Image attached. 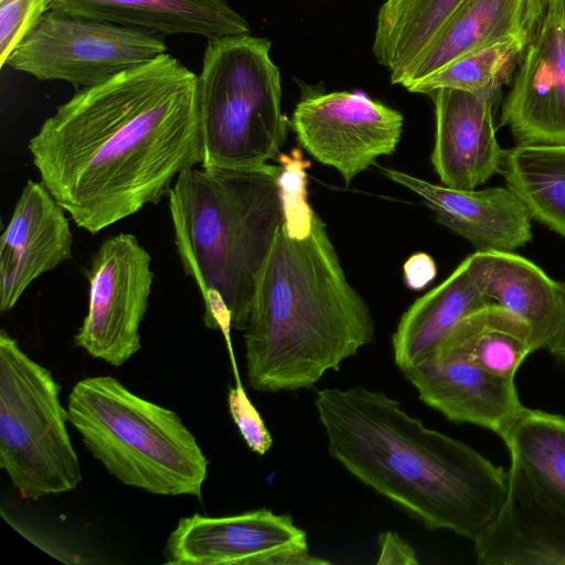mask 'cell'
<instances>
[{"label": "cell", "instance_id": "obj_1", "mask_svg": "<svg viewBox=\"0 0 565 565\" xmlns=\"http://www.w3.org/2000/svg\"><path fill=\"white\" fill-rule=\"evenodd\" d=\"M198 75L168 53L58 106L29 140L41 182L90 234L168 195L202 161Z\"/></svg>", "mask_w": 565, "mask_h": 565}, {"label": "cell", "instance_id": "obj_2", "mask_svg": "<svg viewBox=\"0 0 565 565\" xmlns=\"http://www.w3.org/2000/svg\"><path fill=\"white\" fill-rule=\"evenodd\" d=\"M315 405L330 456L430 530L475 541L495 519L507 471L406 413L383 392L323 388Z\"/></svg>", "mask_w": 565, "mask_h": 565}, {"label": "cell", "instance_id": "obj_3", "mask_svg": "<svg viewBox=\"0 0 565 565\" xmlns=\"http://www.w3.org/2000/svg\"><path fill=\"white\" fill-rule=\"evenodd\" d=\"M244 331L247 382L271 393L310 388L374 340L370 308L317 213L303 238L280 225Z\"/></svg>", "mask_w": 565, "mask_h": 565}, {"label": "cell", "instance_id": "obj_4", "mask_svg": "<svg viewBox=\"0 0 565 565\" xmlns=\"http://www.w3.org/2000/svg\"><path fill=\"white\" fill-rule=\"evenodd\" d=\"M280 164L201 167L182 171L168 193L174 243L204 305L203 321L221 330L247 326L256 286L284 222Z\"/></svg>", "mask_w": 565, "mask_h": 565}, {"label": "cell", "instance_id": "obj_5", "mask_svg": "<svg viewBox=\"0 0 565 565\" xmlns=\"http://www.w3.org/2000/svg\"><path fill=\"white\" fill-rule=\"evenodd\" d=\"M66 409L88 451L121 483L152 494L201 497L209 461L175 412L110 375L79 380Z\"/></svg>", "mask_w": 565, "mask_h": 565}, {"label": "cell", "instance_id": "obj_6", "mask_svg": "<svg viewBox=\"0 0 565 565\" xmlns=\"http://www.w3.org/2000/svg\"><path fill=\"white\" fill-rule=\"evenodd\" d=\"M270 47L250 34L209 40L196 82L201 167L259 166L280 154L290 122Z\"/></svg>", "mask_w": 565, "mask_h": 565}, {"label": "cell", "instance_id": "obj_7", "mask_svg": "<svg viewBox=\"0 0 565 565\" xmlns=\"http://www.w3.org/2000/svg\"><path fill=\"white\" fill-rule=\"evenodd\" d=\"M51 371L0 332V467L20 497L39 500L75 489L78 457Z\"/></svg>", "mask_w": 565, "mask_h": 565}, {"label": "cell", "instance_id": "obj_8", "mask_svg": "<svg viewBox=\"0 0 565 565\" xmlns=\"http://www.w3.org/2000/svg\"><path fill=\"white\" fill-rule=\"evenodd\" d=\"M161 34L47 9L4 65L41 81L93 87L166 53Z\"/></svg>", "mask_w": 565, "mask_h": 565}, {"label": "cell", "instance_id": "obj_9", "mask_svg": "<svg viewBox=\"0 0 565 565\" xmlns=\"http://www.w3.org/2000/svg\"><path fill=\"white\" fill-rule=\"evenodd\" d=\"M150 264V254L132 234L102 242L85 270L88 310L74 335L78 348L114 366L140 350L139 329L154 277Z\"/></svg>", "mask_w": 565, "mask_h": 565}, {"label": "cell", "instance_id": "obj_10", "mask_svg": "<svg viewBox=\"0 0 565 565\" xmlns=\"http://www.w3.org/2000/svg\"><path fill=\"white\" fill-rule=\"evenodd\" d=\"M403 124L398 110L362 92L306 95L290 120L300 146L335 169L345 185L377 158L395 151Z\"/></svg>", "mask_w": 565, "mask_h": 565}, {"label": "cell", "instance_id": "obj_11", "mask_svg": "<svg viewBox=\"0 0 565 565\" xmlns=\"http://www.w3.org/2000/svg\"><path fill=\"white\" fill-rule=\"evenodd\" d=\"M303 551H309L306 531L290 515L259 509L182 518L163 555L171 565H281L288 555Z\"/></svg>", "mask_w": 565, "mask_h": 565}, {"label": "cell", "instance_id": "obj_12", "mask_svg": "<svg viewBox=\"0 0 565 565\" xmlns=\"http://www.w3.org/2000/svg\"><path fill=\"white\" fill-rule=\"evenodd\" d=\"M500 124L516 143L565 145V22L561 0H548L512 86Z\"/></svg>", "mask_w": 565, "mask_h": 565}, {"label": "cell", "instance_id": "obj_13", "mask_svg": "<svg viewBox=\"0 0 565 565\" xmlns=\"http://www.w3.org/2000/svg\"><path fill=\"white\" fill-rule=\"evenodd\" d=\"M428 96L435 111L431 163L441 184L477 189L501 171L505 154L493 118L498 97L450 88L436 89Z\"/></svg>", "mask_w": 565, "mask_h": 565}, {"label": "cell", "instance_id": "obj_14", "mask_svg": "<svg viewBox=\"0 0 565 565\" xmlns=\"http://www.w3.org/2000/svg\"><path fill=\"white\" fill-rule=\"evenodd\" d=\"M505 500L473 541L483 565H565V511L510 462Z\"/></svg>", "mask_w": 565, "mask_h": 565}, {"label": "cell", "instance_id": "obj_15", "mask_svg": "<svg viewBox=\"0 0 565 565\" xmlns=\"http://www.w3.org/2000/svg\"><path fill=\"white\" fill-rule=\"evenodd\" d=\"M64 212L42 182H26L0 241L1 312L12 309L35 278L72 258Z\"/></svg>", "mask_w": 565, "mask_h": 565}, {"label": "cell", "instance_id": "obj_16", "mask_svg": "<svg viewBox=\"0 0 565 565\" xmlns=\"http://www.w3.org/2000/svg\"><path fill=\"white\" fill-rule=\"evenodd\" d=\"M418 397L455 423L487 428L501 438L525 406L514 380L497 376L452 354H437L402 371Z\"/></svg>", "mask_w": 565, "mask_h": 565}, {"label": "cell", "instance_id": "obj_17", "mask_svg": "<svg viewBox=\"0 0 565 565\" xmlns=\"http://www.w3.org/2000/svg\"><path fill=\"white\" fill-rule=\"evenodd\" d=\"M382 170L390 180L416 193L439 223L469 241L477 250L512 252L532 241V217L508 185L461 190L393 168Z\"/></svg>", "mask_w": 565, "mask_h": 565}, {"label": "cell", "instance_id": "obj_18", "mask_svg": "<svg viewBox=\"0 0 565 565\" xmlns=\"http://www.w3.org/2000/svg\"><path fill=\"white\" fill-rule=\"evenodd\" d=\"M49 9L158 34L212 40L250 32L226 0H51Z\"/></svg>", "mask_w": 565, "mask_h": 565}, {"label": "cell", "instance_id": "obj_19", "mask_svg": "<svg viewBox=\"0 0 565 565\" xmlns=\"http://www.w3.org/2000/svg\"><path fill=\"white\" fill-rule=\"evenodd\" d=\"M467 258L481 292L527 324L535 351L545 348L561 319V282L512 252L477 250Z\"/></svg>", "mask_w": 565, "mask_h": 565}, {"label": "cell", "instance_id": "obj_20", "mask_svg": "<svg viewBox=\"0 0 565 565\" xmlns=\"http://www.w3.org/2000/svg\"><path fill=\"white\" fill-rule=\"evenodd\" d=\"M544 10L539 0H463L403 87L487 45L508 38H532Z\"/></svg>", "mask_w": 565, "mask_h": 565}, {"label": "cell", "instance_id": "obj_21", "mask_svg": "<svg viewBox=\"0 0 565 565\" xmlns=\"http://www.w3.org/2000/svg\"><path fill=\"white\" fill-rule=\"evenodd\" d=\"M490 302L465 258L446 280L417 298L401 317L392 337L395 364L404 371L425 363L465 317Z\"/></svg>", "mask_w": 565, "mask_h": 565}, {"label": "cell", "instance_id": "obj_22", "mask_svg": "<svg viewBox=\"0 0 565 565\" xmlns=\"http://www.w3.org/2000/svg\"><path fill=\"white\" fill-rule=\"evenodd\" d=\"M463 0H385L381 6L373 54L404 85L413 68Z\"/></svg>", "mask_w": 565, "mask_h": 565}, {"label": "cell", "instance_id": "obj_23", "mask_svg": "<svg viewBox=\"0 0 565 565\" xmlns=\"http://www.w3.org/2000/svg\"><path fill=\"white\" fill-rule=\"evenodd\" d=\"M534 351L527 324L503 307L490 302L465 317L433 356L457 355L497 376L514 380L525 358Z\"/></svg>", "mask_w": 565, "mask_h": 565}, {"label": "cell", "instance_id": "obj_24", "mask_svg": "<svg viewBox=\"0 0 565 565\" xmlns=\"http://www.w3.org/2000/svg\"><path fill=\"white\" fill-rule=\"evenodd\" d=\"M501 171L532 220L565 237V145L516 143Z\"/></svg>", "mask_w": 565, "mask_h": 565}, {"label": "cell", "instance_id": "obj_25", "mask_svg": "<svg viewBox=\"0 0 565 565\" xmlns=\"http://www.w3.org/2000/svg\"><path fill=\"white\" fill-rule=\"evenodd\" d=\"M502 440L510 462L565 511V417L524 407Z\"/></svg>", "mask_w": 565, "mask_h": 565}, {"label": "cell", "instance_id": "obj_26", "mask_svg": "<svg viewBox=\"0 0 565 565\" xmlns=\"http://www.w3.org/2000/svg\"><path fill=\"white\" fill-rule=\"evenodd\" d=\"M530 40L508 38L465 54L406 89L428 95L450 88L498 97L501 87L513 79Z\"/></svg>", "mask_w": 565, "mask_h": 565}, {"label": "cell", "instance_id": "obj_27", "mask_svg": "<svg viewBox=\"0 0 565 565\" xmlns=\"http://www.w3.org/2000/svg\"><path fill=\"white\" fill-rule=\"evenodd\" d=\"M282 167L279 188L282 202V226L287 234L303 238L311 232L315 211L307 201V168L300 149L295 148L289 154L280 153L277 158Z\"/></svg>", "mask_w": 565, "mask_h": 565}, {"label": "cell", "instance_id": "obj_28", "mask_svg": "<svg viewBox=\"0 0 565 565\" xmlns=\"http://www.w3.org/2000/svg\"><path fill=\"white\" fill-rule=\"evenodd\" d=\"M51 0H0V63L49 9Z\"/></svg>", "mask_w": 565, "mask_h": 565}, {"label": "cell", "instance_id": "obj_29", "mask_svg": "<svg viewBox=\"0 0 565 565\" xmlns=\"http://www.w3.org/2000/svg\"><path fill=\"white\" fill-rule=\"evenodd\" d=\"M231 416L248 448L265 455L273 446V438L259 413L252 404L241 382L227 394Z\"/></svg>", "mask_w": 565, "mask_h": 565}, {"label": "cell", "instance_id": "obj_30", "mask_svg": "<svg viewBox=\"0 0 565 565\" xmlns=\"http://www.w3.org/2000/svg\"><path fill=\"white\" fill-rule=\"evenodd\" d=\"M380 557L377 564L417 565L414 548L397 533L386 531L379 536Z\"/></svg>", "mask_w": 565, "mask_h": 565}, {"label": "cell", "instance_id": "obj_31", "mask_svg": "<svg viewBox=\"0 0 565 565\" xmlns=\"http://www.w3.org/2000/svg\"><path fill=\"white\" fill-rule=\"evenodd\" d=\"M437 275L431 256L426 253L412 255L404 264V278L408 288L419 290L429 285Z\"/></svg>", "mask_w": 565, "mask_h": 565}, {"label": "cell", "instance_id": "obj_32", "mask_svg": "<svg viewBox=\"0 0 565 565\" xmlns=\"http://www.w3.org/2000/svg\"><path fill=\"white\" fill-rule=\"evenodd\" d=\"M562 286V311L558 326L545 349L557 360L565 362V279Z\"/></svg>", "mask_w": 565, "mask_h": 565}, {"label": "cell", "instance_id": "obj_33", "mask_svg": "<svg viewBox=\"0 0 565 565\" xmlns=\"http://www.w3.org/2000/svg\"><path fill=\"white\" fill-rule=\"evenodd\" d=\"M561 3H562L563 19H564V22H565V0H561Z\"/></svg>", "mask_w": 565, "mask_h": 565}, {"label": "cell", "instance_id": "obj_34", "mask_svg": "<svg viewBox=\"0 0 565 565\" xmlns=\"http://www.w3.org/2000/svg\"><path fill=\"white\" fill-rule=\"evenodd\" d=\"M539 1H540L541 6L545 9L548 0H539Z\"/></svg>", "mask_w": 565, "mask_h": 565}]
</instances>
